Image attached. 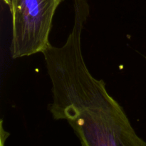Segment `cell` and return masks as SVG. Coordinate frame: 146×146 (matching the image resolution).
I'll list each match as a JSON object with an SVG mask.
<instances>
[{"mask_svg":"<svg viewBox=\"0 0 146 146\" xmlns=\"http://www.w3.org/2000/svg\"><path fill=\"white\" fill-rule=\"evenodd\" d=\"M2 122L3 120L1 121V146H4V142L7 140V137L9 136V134L7 132H6L5 131H4V128H3V125H2Z\"/></svg>","mask_w":146,"mask_h":146,"instance_id":"cell-3","label":"cell"},{"mask_svg":"<svg viewBox=\"0 0 146 146\" xmlns=\"http://www.w3.org/2000/svg\"><path fill=\"white\" fill-rule=\"evenodd\" d=\"M63 0H11L13 58L44 51L48 41L56 10Z\"/></svg>","mask_w":146,"mask_h":146,"instance_id":"cell-2","label":"cell"},{"mask_svg":"<svg viewBox=\"0 0 146 146\" xmlns=\"http://www.w3.org/2000/svg\"><path fill=\"white\" fill-rule=\"evenodd\" d=\"M46 66L52 84L48 109L54 119L68 123L81 146H146L104 80L89 71L81 46L55 53Z\"/></svg>","mask_w":146,"mask_h":146,"instance_id":"cell-1","label":"cell"},{"mask_svg":"<svg viewBox=\"0 0 146 146\" xmlns=\"http://www.w3.org/2000/svg\"><path fill=\"white\" fill-rule=\"evenodd\" d=\"M4 3H6L7 4H8L9 6L10 5V2H11V0H3Z\"/></svg>","mask_w":146,"mask_h":146,"instance_id":"cell-4","label":"cell"}]
</instances>
